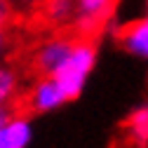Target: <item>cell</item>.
Listing matches in <instances>:
<instances>
[{"label": "cell", "instance_id": "11", "mask_svg": "<svg viewBox=\"0 0 148 148\" xmlns=\"http://www.w3.org/2000/svg\"><path fill=\"white\" fill-rule=\"evenodd\" d=\"M16 113V110H14V106H0V127H3L12 115Z\"/></svg>", "mask_w": 148, "mask_h": 148}, {"label": "cell", "instance_id": "10", "mask_svg": "<svg viewBox=\"0 0 148 148\" xmlns=\"http://www.w3.org/2000/svg\"><path fill=\"white\" fill-rule=\"evenodd\" d=\"M10 14H12V5H10V0H0V26H5V24H7Z\"/></svg>", "mask_w": 148, "mask_h": 148}, {"label": "cell", "instance_id": "1", "mask_svg": "<svg viewBox=\"0 0 148 148\" xmlns=\"http://www.w3.org/2000/svg\"><path fill=\"white\" fill-rule=\"evenodd\" d=\"M94 64H97V47L89 38H82V40H75L71 47V54L66 57V61L52 73V78L57 80V85L64 89L66 99H75L80 97V92L85 89L87 85V78L89 73L94 71Z\"/></svg>", "mask_w": 148, "mask_h": 148}, {"label": "cell", "instance_id": "8", "mask_svg": "<svg viewBox=\"0 0 148 148\" xmlns=\"http://www.w3.org/2000/svg\"><path fill=\"white\" fill-rule=\"evenodd\" d=\"M16 92H19V78L12 68L0 66V106H12Z\"/></svg>", "mask_w": 148, "mask_h": 148}, {"label": "cell", "instance_id": "4", "mask_svg": "<svg viewBox=\"0 0 148 148\" xmlns=\"http://www.w3.org/2000/svg\"><path fill=\"white\" fill-rule=\"evenodd\" d=\"M73 42L75 40H71V38H52V40L42 42L38 47V52H35V57H33L35 68H38L42 75H52V73L66 61V57L71 54Z\"/></svg>", "mask_w": 148, "mask_h": 148}, {"label": "cell", "instance_id": "13", "mask_svg": "<svg viewBox=\"0 0 148 148\" xmlns=\"http://www.w3.org/2000/svg\"><path fill=\"white\" fill-rule=\"evenodd\" d=\"M3 52H5V31L0 26V57H3Z\"/></svg>", "mask_w": 148, "mask_h": 148}, {"label": "cell", "instance_id": "7", "mask_svg": "<svg viewBox=\"0 0 148 148\" xmlns=\"http://www.w3.org/2000/svg\"><path fill=\"white\" fill-rule=\"evenodd\" d=\"M120 42H122V47L127 52H132L134 57L148 59V12H146V16H141L134 24H129L120 33Z\"/></svg>", "mask_w": 148, "mask_h": 148}, {"label": "cell", "instance_id": "12", "mask_svg": "<svg viewBox=\"0 0 148 148\" xmlns=\"http://www.w3.org/2000/svg\"><path fill=\"white\" fill-rule=\"evenodd\" d=\"M12 3L21 5V7H31V5H35V3H40V0H12Z\"/></svg>", "mask_w": 148, "mask_h": 148}, {"label": "cell", "instance_id": "9", "mask_svg": "<svg viewBox=\"0 0 148 148\" xmlns=\"http://www.w3.org/2000/svg\"><path fill=\"white\" fill-rule=\"evenodd\" d=\"M45 16L52 24H64V21L73 19V0H47Z\"/></svg>", "mask_w": 148, "mask_h": 148}, {"label": "cell", "instance_id": "2", "mask_svg": "<svg viewBox=\"0 0 148 148\" xmlns=\"http://www.w3.org/2000/svg\"><path fill=\"white\" fill-rule=\"evenodd\" d=\"M115 7V0H73V19L75 28L85 35L94 33L106 24Z\"/></svg>", "mask_w": 148, "mask_h": 148}, {"label": "cell", "instance_id": "14", "mask_svg": "<svg viewBox=\"0 0 148 148\" xmlns=\"http://www.w3.org/2000/svg\"><path fill=\"white\" fill-rule=\"evenodd\" d=\"M146 5H148V3H146Z\"/></svg>", "mask_w": 148, "mask_h": 148}, {"label": "cell", "instance_id": "6", "mask_svg": "<svg viewBox=\"0 0 148 148\" xmlns=\"http://www.w3.org/2000/svg\"><path fill=\"white\" fill-rule=\"evenodd\" d=\"M125 139L132 148L148 146V101L136 106L125 120Z\"/></svg>", "mask_w": 148, "mask_h": 148}, {"label": "cell", "instance_id": "3", "mask_svg": "<svg viewBox=\"0 0 148 148\" xmlns=\"http://www.w3.org/2000/svg\"><path fill=\"white\" fill-rule=\"evenodd\" d=\"M66 94L64 89L57 85L52 75H42L38 82L33 85V89L28 92L26 97V103L33 113H49V110H57L66 103Z\"/></svg>", "mask_w": 148, "mask_h": 148}, {"label": "cell", "instance_id": "5", "mask_svg": "<svg viewBox=\"0 0 148 148\" xmlns=\"http://www.w3.org/2000/svg\"><path fill=\"white\" fill-rule=\"evenodd\" d=\"M31 139H33V125L21 113H14L0 127V148H28Z\"/></svg>", "mask_w": 148, "mask_h": 148}]
</instances>
